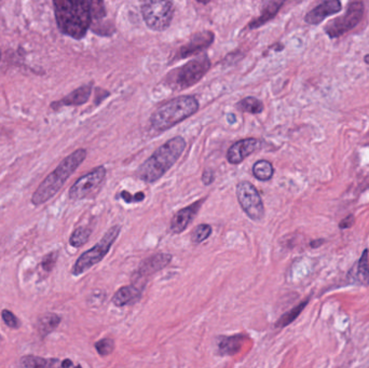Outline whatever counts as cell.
<instances>
[{
  "label": "cell",
  "mask_w": 369,
  "mask_h": 368,
  "mask_svg": "<svg viewBox=\"0 0 369 368\" xmlns=\"http://www.w3.org/2000/svg\"><path fill=\"white\" fill-rule=\"evenodd\" d=\"M364 11V3L362 1L349 3L346 13L342 17H337L327 23L324 29L325 33L331 39L339 38L341 36L346 35L362 21Z\"/></svg>",
  "instance_id": "ba28073f"
},
{
  "label": "cell",
  "mask_w": 369,
  "mask_h": 368,
  "mask_svg": "<svg viewBox=\"0 0 369 368\" xmlns=\"http://www.w3.org/2000/svg\"><path fill=\"white\" fill-rule=\"evenodd\" d=\"M283 5H284L283 1H269V3H266L261 10V15L249 24V29H259L268 22L271 21L279 13L280 9L283 7Z\"/></svg>",
  "instance_id": "d6986e66"
},
{
  "label": "cell",
  "mask_w": 369,
  "mask_h": 368,
  "mask_svg": "<svg viewBox=\"0 0 369 368\" xmlns=\"http://www.w3.org/2000/svg\"><path fill=\"white\" fill-rule=\"evenodd\" d=\"M62 368H82L80 365H75L73 361L69 359L64 360L62 362Z\"/></svg>",
  "instance_id": "836d02e7"
},
{
  "label": "cell",
  "mask_w": 369,
  "mask_h": 368,
  "mask_svg": "<svg viewBox=\"0 0 369 368\" xmlns=\"http://www.w3.org/2000/svg\"><path fill=\"white\" fill-rule=\"evenodd\" d=\"M20 364L22 368H62L59 359H45L35 355L23 356Z\"/></svg>",
  "instance_id": "ffe728a7"
},
{
  "label": "cell",
  "mask_w": 369,
  "mask_h": 368,
  "mask_svg": "<svg viewBox=\"0 0 369 368\" xmlns=\"http://www.w3.org/2000/svg\"><path fill=\"white\" fill-rule=\"evenodd\" d=\"M91 92H92V84H85V86L80 87V88L76 89L73 92L69 93L65 98L62 100L57 101V102H53L51 104L53 110H59L62 107L66 106H80V105L85 104L88 102L90 98Z\"/></svg>",
  "instance_id": "ac0fdd59"
},
{
  "label": "cell",
  "mask_w": 369,
  "mask_h": 368,
  "mask_svg": "<svg viewBox=\"0 0 369 368\" xmlns=\"http://www.w3.org/2000/svg\"><path fill=\"white\" fill-rule=\"evenodd\" d=\"M307 304L308 300H305V302L297 304L296 307H294L291 310H289V312L283 314V316H282L281 318L277 320V323H275V326H277V327H285V326L289 325L291 322H294V321L298 318L299 314H301V311H303V309H305V307L307 306Z\"/></svg>",
  "instance_id": "cb8c5ba5"
},
{
  "label": "cell",
  "mask_w": 369,
  "mask_h": 368,
  "mask_svg": "<svg viewBox=\"0 0 369 368\" xmlns=\"http://www.w3.org/2000/svg\"><path fill=\"white\" fill-rule=\"evenodd\" d=\"M0 59H1V52H0Z\"/></svg>",
  "instance_id": "74e56055"
},
{
  "label": "cell",
  "mask_w": 369,
  "mask_h": 368,
  "mask_svg": "<svg viewBox=\"0 0 369 368\" xmlns=\"http://www.w3.org/2000/svg\"><path fill=\"white\" fill-rule=\"evenodd\" d=\"M90 228L88 227H79L76 230L71 233V239H69V244L73 247H81L85 245V243L88 242L91 235Z\"/></svg>",
  "instance_id": "484cf974"
},
{
  "label": "cell",
  "mask_w": 369,
  "mask_h": 368,
  "mask_svg": "<svg viewBox=\"0 0 369 368\" xmlns=\"http://www.w3.org/2000/svg\"><path fill=\"white\" fill-rule=\"evenodd\" d=\"M247 336L245 334H236L231 336L217 337V352L220 356H233L241 351Z\"/></svg>",
  "instance_id": "e0dca14e"
},
{
  "label": "cell",
  "mask_w": 369,
  "mask_h": 368,
  "mask_svg": "<svg viewBox=\"0 0 369 368\" xmlns=\"http://www.w3.org/2000/svg\"><path fill=\"white\" fill-rule=\"evenodd\" d=\"M202 202H203L202 200H199V201L192 203L189 207L176 212L175 215L171 219V231L175 235H180L182 231L186 230L199 212Z\"/></svg>",
  "instance_id": "9a60e30c"
},
{
  "label": "cell",
  "mask_w": 369,
  "mask_h": 368,
  "mask_svg": "<svg viewBox=\"0 0 369 368\" xmlns=\"http://www.w3.org/2000/svg\"><path fill=\"white\" fill-rule=\"evenodd\" d=\"M211 68V61L203 54L186 63L184 66L172 71L168 77V86L174 90L182 91L199 82Z\"/></svg>",
  "instance_id": "5b68a950"
},
{
  "label": "cell",
  "mask_w": 369,
  "mask_h": 368,
  "mask_svg": "<svg viewBox=\"0 0 369 368\" xmlns=\"http://www.w3.org/2000/svg\"><path fill=\"white\" fill-rule=\"evenodd\" d=\"M212 235V227L208 223H201V225L196 226L191 233V241L194 244H200L208 240L210 235Z\"/></svg>",
  "instance_id": "4316f807"
},
{
  "label": "cell",
  "mask_w": 369,
  "mask_h": 368,
  "mask_svg": "<svg viewBox=\"0 0 369 368\" xmlns=\"http://www.w3.org/2000/svg\"><path fill=\"white\" fill-rule=\"evenodd\" d=\"M273 174H275V168L271 162L267 160H259L254 164L253 175L257 178L258 181H270L273 177Z\"/></svg>",
  "instance_id": "7402d4cb"
},
{
  "label": "cell",
  "mask_w": 369,
  "mask_h": 368,
  "mask_svg": "<svg viewBox=\"0 0 369 368\" xmlns=\"http://www.w3.org/2000/svg\"><path fill=\"white\" fill-rule=\"evenodd\" d=\"M355 223V217L353 215H349L346 219H343L342 221L339 223V228L340 229H348L351 228Z\"/></svg>",
  "instance_id": "d6a6232c"
},
{
  "label": "cell",
  "mask_w": 369,
  "mask_h": 368,
  "mask_svg": "<svg viewBox=\"0 0 369 368\" xmlns=\"http://www.w3.org/2000/svg\"><path fill=\"white\" fill-rule=\"evenodd\" d=\"M61 323V318L55 314H47L39 318L37 322V330L41 337H45L52 332Z\"/></svg>",
  "instance_id": "44dd1931"
},
{
  "label": "cell",
  "mask_w": 369,
  "mask_h": 368,
  "mask_svg": "<svg viewBox=\"0 0 369 368\" xmlns=\"http://www.w3.org/2000/svg\"><path fill=\"white\" fill-rule=\"evenodd\" d=\"M147 27L154 31H164L173 21L174 5L172 1H145L140 7Z\"/></svg>",
  "instance_id": "52a82bcc"
},
{
  "label": "cell",
  "mask_w": 369,
  "mask_h": 368,
  "mask_svg": "<svg viewBox=\"0 0 369 368\" xmlns=\"http://www.w3.org/2000/svg\"><path fill=\"white\" fill-rule=\"evenodd\" d=\"M184 148L186 140L184 138H171L138 168V177L147 184L156 183L180 159Z\"/></svg>",
  "instance_id": "7a4b0ae2"
},
{
  "label": "cell",
  "mask_w": 369,
  "mask_h": 368,
  "mask_svg": "<svg viewBox=\"0 0 369 368\" xmlns=\"http://www.w3.org/2000/svg\"><path fill=\"white\" fill-rule=\"evenodd\" d=\"M238 110L243 112H249L252 115L261 114L263 110V104L261 101L258 98L249 96V98H243L237 104Z\"/></svg>",
  "instance_id": "603a6c76"
},
{
  "label": "cell",
  "mask_w": 369,
  "mask_h": 368,
  "mask_svg": "<svg viewBox=\"0 0 369 368\" xmlns=\"http://www.w3.org/2000/svg\"><path fill=\"white\" fill-rule=\"evenodd\" d=\"M261 140L257 138H245L238 140L227 152V160L231 164H240L249 157V154L261 147Z\"/></svg>",
  "instance_id": "4fadbf2b"
},
{
  "label": "cell",
  "mask_w": 369,
  "mask_h": 368,
  "mask_svg": "<svg viewBox=\"0 0 369 368\" xmlns=\"http://www.w3.org/2000/svg\"><path fill=\"white\" fill-rule=\"evenodd\" d=\"M106 168L104 165L97 166L91 170L89 173L81 176L79 179H77L76 183L71 186L69 190V198L77 201V200H83L90 197L102 185L106 178Z\"/></svg>",
  "instance_id": "30bf717a"
},
{
  "label": "cell",
  "mask_w": 369,
  "mask_h": 368,
  "mask_svg": "<svg viewBox=\"0 0 369 368\" xmlns=\"http://www.w3.org/2000/svg\"><path fill=\"white\" fill-rule=\"evenodd\" d=\"M199 107V102L194 96H180L159 106L150 117V124L154 130L164 132L194 116Z\"/></svg>",
  "instance_id": "277c9868"
},
{
  "label": "cell",
  "mask_w": 369,
  "mask_h": 368,
  "mask_svg": "<svg viewBox=\"0 0 369 368\" xmlns=\"http://www.w3.org/2000/svg\"><path fill=\"white\" fill-rule=\"evenodd\" d=\"M238 201L244 213L254 221H259L265 216L263 199L255 186L249 182H240L236 188Z\"/></svg>",
  "instance_id": "9c48e42d"
},
{
  "label": "cell",
  "mask_w": 369,
  "mask_h": 368,
  "mask_svg": "<svg viewBox=\"0 0 369 368\" xmlns=\"http://www.w3.org/2000/svg\"><path fill=\"white\" fill-rule=\"evenodd\" d=\"M172 259H173V256L171 254H166V253H159V254L147 257L144 260H142L140 266L133 274L135 283L146 284L147 278H150L158 271L164 270L171 264Z\"/></svg>",
  "instance_id": "8fae6325"
},
{
  "label": "cell",
  "mask_w": 369,
  "mask_h": 368,
  "mask_svg": "<svg viewBox=\"0 0 369 368\" xmlns=\"http://www.w3.org/2000/svg\"><path fill=\"white\" fill-rule=\"evenodd\" d=\"M356 280L361 284H369L368 249H365L356 268Z\"/></svg>",
  "instance_id": "d4e9b609"
},
{
  "label": "cell",
  "mask_w": 369,
  "mask_h": 368,
  "mask_svg": "<svg viewBox=\"0 0 369 368\" xmlns=\"http://www.w3.org/2000/svg\"><path fill=\"white\" fill-rule=\"evenodd\" d=\"M121 198H122L126 203H135V202H140L144 200L145 193H138L135 196L131 195L126 190H123L122 193H120Z\"/></svg>",
  "instance_id": "4dcf8cb0"
},
{
  "label": "cell",
  "mask_w": 369,
  "mask_h": 368,
  "mask_svg": "<svg viewBox=\"0 0 369 368\" xmlns=\"http://www.w3.org/2000/svg\"><path fill=\"white\" fill-rule=\"evenodd\" d=\"M57 257H59L57 252L49 253V254L43 257L41 263V268L43 269V272L48 274V273H50L53 270L55 264H57Z\"/></svg>",
  "instance_id": "f1b7e54d"
},
{
  "label": "cell",
  "mask_w": 369,
  "mask_h": 368,
  "mask_svg": "<svg viewBox=\"0 0 369 368\" xmlns=\"http://www.w3.org/2000/svg\"><path fill=\"white\" fill-rule=\"evenodd\" d=\"M95 349L101 356H107L112 354L115 349V341L112 338H103L95 342Z\"/></svg>",
  "instance_id": "83f0119b"
},
{
  "label": "cell",
  "mask_w": 369,
  "mask_h": 368,
  "mask_svg": "<svg viewBox=\"0 0 369 368\" xmlns=\"http://www.w3.org/2000/svg\"><path fill=\"white\" fill-rule=\"evenodd\" d=\"M214 179H215V174L212 170H205L202 174V182H203L204 185H211Z\"/></svg>",
  "instance_id": "1f68e13d"
},
{
  "label": "cell",
  "mask_w": 369,
  "mask_h": 368,
  "mask_svg": "<svg viewBox=\"0 0 369 368\" xmlns=\"http://www.w3.org/2000/svg\"><path fill=\"white\" fill-rule=\"evenodd\" d=\"M146 284L133 283L119 288L113 296V304L116 307H126L138 302L142 297Z\"/></svg>",
  "instance_id": "2e32d148"
},
{
  "label": "cell",
  "mask_w": 369,
  "mask_h": 368,
  "mask_svg": "<svg viewBox=\"0 0 369 368\" xmlns=\"http://www.w3.org/2000/svg\"><path fill=\"white\" fill-rule=\"evenodd\" d=\"M1 316H3V322H5L8 327L15 328V330L20 327L19 318L15 314H12L11 311H9V310H3L1 312Z\"/></svg>",
  "instance_id": "f546056e"
},
{
  "label": "cell",
  "mask_w": 369,
  "mask_h": 368,
  "mask_svg": "<svg viewBox=\"0 0 369 368\" xmlns=\"http://www.w3.org/2000/svg\"><path fill=\"white\" fill-rule=\"evenodd\" d=\"M342 10V5L338 0H326L324 3L308 12L305 17V23L309 25H319L322 23L326 17L336 15Z\"/></svg>",
  "instance_id": "5bb4252c"
},
{
  "label": "cell",
  "mask_w": 369,
  "mask_h": 368,
  "mask_svg": "<svg viewBox=\"0 0 369 368\" xmlns=\"http://www.w3.org/2000/svg\"><path fill=\"white\" fill-rule=\"evenodd\" d=\"M214 38L215 37H214L213 31H203L194 34L189 41L184 43L176 51L174 59H188V57H194V55L199 54V53L208 50V47H211L212 43H214Z\"/></svg>",
  "instance_id": "7c38bea8"
},
{
  "label": "cell",
  "mask_w": 369,
  "mask_h": 368,
  "mask_svg": "<svg viewBox=\"0 0 369 368\" xmlns=\"http://www.w3.org/2000/svg\"><path fill=\"white\" fill-rule=\"evenodd\" d=\"M120 226H113L112 228L105 233L100 242L96 243L92 249L83 253L73 265V270H71L73 276H80L85 271H88L89 269L101 263L108 254L113 244L116 242L119 235H120Z\"/></svg>",
  "instance_id": "8992f818"
},
{
  "label": "cell",
  "mask_w": 369,
  "mask_h": 368,
  "mask_svg": "<svg viewBox=\"0 0 369 368\" xmlns=\"http://www.w3.org/2000/svg\"><path fill=\"white\" fill-rule=\"evenodd\" d=\"M85 158H87V150L83 148L77 149L76 152L69 154L68 157L65 158L57 166V169L52 173L49 174L37 188L34 195L31 196V203L38 207L52 199L64 186L67 179L73 175V172L76 171L80 164L85 161Z\"/></svg>",
  "instance_id": "3957f363"
},
{
  "label": "cell",
  "mask_w": 369,
  "mask_h": 368,
  "mask_svg": "<svg viewBox=\"0 0 369 368\" xmlns=\"http://www.w3.org/2000/svg\"><path fill=\"white\" fill-rule=\"evenodd\" d=\"M55 20L61 33L80 41L92 25V1L57 0L53 1Z\"/></svg>",
  "instance_id": "6da1fadb"
},
{
  "label": "cell",
  "mask_w": 369,
  "mask_h": 368,
  "mask_svg": "<svg viewBox=\"0 0 369 368\" xmlns=\"http://www.w3.org/2000/svg\"><path fill=\"white\" fill-rule=\"evenodd\" d=\"M227 119L228 122H229V124H235V122H237V118H236V116L233 114L228 115Z\"/></svg>",
  "instance_id": "e575fe53"
},
{
  "label": "cell",
  "mask_w": 369,
  "mask_h": 368,
  "mask_svg": "<svg viewBox=\"0 0 369 368\" xmlns=\"http://www.w3.org/2000/svg\"><path fill=\"white\" fill-rule=\"evenodd\" d=\"M364 61L366 64L369 65V54L365 55Z\"/></svg>",
  "instance_id": "d590c367"
},
{
  "label": "cell",
  "mask_w": 369,
  "mask_h": 368,
  "mask_svg": "<svg viewBox=\"0 0 369 368\" xmlns=\"http://www.w3.org/2000/svg\"><path fill=\"white\" fill-rule=\"evenodd\" d=\"M367 140H368V142H367V145H369V135L368 138H367Z\"/></svg>",
  "instance_id": "8d00e7d4"
}]
</instances>
